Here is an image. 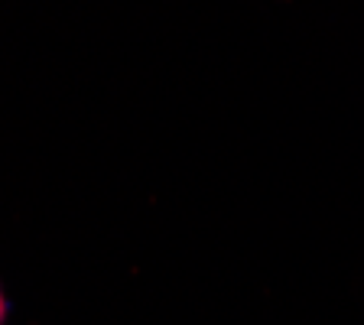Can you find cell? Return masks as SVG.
<instances>
[{"mask_svg":"<svg viewBox=\"0 0 364 325\" xmlns=\"http://www.w3.org/2000/svg\"><path fill=\"white\" fill-rule=\"evenodd\" d=\"M7 312H10V306H7V296H4V289H0V325L7 322Z\"/></svg>","mask_w":364,"mask_h":325,"instance_id":"6da1fadb","label":"cell"}]
</instances>
